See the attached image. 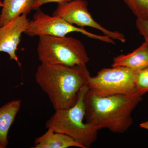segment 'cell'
<instances>
[{
  "label": "cell",
  "instance_id": "7a4b0ae2",
  "mask_svg": "<svg viewBox=\"0 0 148 148\" xmlns=\"http://www.w3.org/2000/svg\"><path fill=\"white\" fill-rule=\"evenodd\" d=\"M142 100L138 95L99 96L88 91L84 99L86 122L98 131L106 128L124 133L133 123L132 111Z\"/></svg>",
  "mask_w": 148,
  "mask_h": 148
},
{
  "label": "cell",
  "instance_id": "ac0fdd59",
  "mask_svg": "<svg viewBox=\"0 0 148 148\" xmlns=\"http://www.w3.org/2000/svg\"><path fill=\"white\" fill-rule=\"evenodd\" d=\"M3 3L2 2L1 0H0V7H3Z\"/></svg>",
  "mask_w": 148,
  "mask_h": 148
},
{
  "label": "cell",
  "instance_id": "4fadbf2b",
  "mask_svg": "<svg viewBox=\"0 0 148 148\" xmlns=\"http://www.w3.org/2000/svg\"><path fill=\"white\" fill-rule=\"evenodd\" d=\"M123 1L137 18H148V0H123Z\"/></svg>",
  "mask_w": 148,
  "mask_h": 148
},
{
  "label": "cell",
  "instance_id": "9a60e30c",
  "mask_svg": "<svg viewBox=\"0 0 148 148\" xmlns=\"http://www.w3.org/2000/svg\"><path fill=\"white\" fill-rule=\"evenodd\" d=\"M136 26L140 34L144 37L145 42L148 45V18H137Z\"/></svg>",
  "mask_w": 148,
  "mask_h": 148
},
{
  "label": "cell",
  "instance_id": "8fae6325",
  "mask_svg": "<svg viewBox=\"0 0 148 148\" xmlns=\"http://www.w3.org/2000/svg\"><path fill=\"white\" fill-rule=\"evenodd\" d=\"M21 101L12 100L0 108V147L5 148L8 144V134L16 115L20 110Z\"/></svg>",
  "mask_w": 148,
  "mask_h": 148
},
{
  "label": "cell",
  "instance_id": "30bf717a",
  "mask_svg": "<svg viewBox=\"0 0 148 148\" xmlns=\"http://www.w3.org/2000/svg\"><path fill=\"white\" fill-rule=\"evenodd\" d=\"M43 135L36 138L35 145L32 148H67L71 147L84 148L71 137L54 131L51 128Z\"/></svg>",
  "mask_w": 148,
  "mask_h": 148
},
{
  "label": "cell",
  "instance_id": "5bb4252c",
  "mask_svg": "<svg viewBox=\"0 0 148 148\" xmlns=\"http://www.w3.org/2000/svg\"><path fill=\"white\" fill-rule=\"evenodd\" d=\"M136 86L137 92L141 96L148 92V67L137 71Z\"/></svg>",
  "mask_w": 148,
  "mask_h": 148
},
{
  "label": "cell",
  "instance_id": "52a82bcc",
  "mask_svg": "<svg viewBox=\"0 0 148 148\" xmlns=\"http://www.w3.org/2000/svg\"><path fill=\"white\" fill-rule=\"evenodd\" d=\"M53 16H59L70 24L80 27H88L98 29L113 40L125 42V37L122 34L108 30L93 19L88 9L87 3L84 0H73L58 4Z\"/></svg>",
  "mask_w": 148,
  "mask_h": 148
},
{
  "label": "cell",
  "instance_id": "6da1fadb",
  "mask_svg": "<svg viewBox=\"0 0 148 148\" xmlns=\"http://www.w3.org/2000/svg\"><path fill=\"white\" fill-rule=\"evenodd\" d=\"M90 77L86 65L68 66L41 63L35 79L49 98L55 110L68 108L76 102Z\"/></svg>",
  "mask_w": 148,
  "mask_h": 148
},
{
  "label": "cell",
  "instance_id": "d6986e66",
  "mask_svg": "<svg viewBox=\"0 0 148 148\" xmlns=\"http://www.w3.org/2000/svg\"><path fill=\"white\" fill-rule=\"evenodd\" d=\"M0 148H1V147H0Z\"/></svg>",
  "mask_w": 148,
  "mask_h": 148
},
{
  "label": "cell",
  "instance_id": "3957f363",
  "mask_svg": "<svg viewBox=\"0 0 148 148\" xmlns=\"http://www.w3.org/2000/svg\"><path fill=\"white\" fill-rule=\"evenodd\" d=\"M88 91V86L80 91L75 103L68 108L55 110L46 123V128L71 137L84 148L90 147L97 139L98 130L91 125L85 123L84 99Z\"/></svg>",
  "mask_w": 148,
  "mask_h": 148
},
{
  "label": "cell",
  "instance_id": "2e32d148",
  "mask_svg": "<svg viewBox=\"0 0 148 148\" xmlns=\"http://www.w3.org/2000/svg\"><path fill=\"white\" fill-rule=\"evenodd\" d=\"M73 0H34V5H33V10H37L40 9V8L43 5L49 3H57L58 4H59L64 3L71 1Z\"/></svg>",
  "mask_w": 148,
  "mask_h": 148
},
{
  "label": "cell",
  "instance_id": "e0dca14e",
  "mask_svg": "<svg viewBox=\"0 0 148 148\" xmlns=\"http://www.w3.org/2000/svg\"><path fill=\"white\" fill-rule=\"evenodd\" d=\"M140 127L145 128V129L148 130V121L142 123L140 125Z\"/></svg>",
  "mask_w": 148,
  "mask_h": 148
},
{
  "label": "cell",
  "instance_id": "9c48e42d",
  "mask_svg": "<svg viewBox=\"0 0 148 148\" xmlns=\"http://www.w3.org/2000/svg\"><path fill=\"white\" fill-rule=\"evenodd\" d=\"M112 66L127 67L137 71L147 68L148 67V45L145 42L131 53L114 57Z\"/></svg>",
  "mask_w": 148,
  "mask_h": 148
},
{
  "label": "cell",
  "instance_id": "8992f818",
  "mask_svg": "<svg viewBox=\"0 0 148 148\" xmlns=\"http://www.w3.org/2000/svg\"><path fill=\"white\" fill-rule=\"evenodd\" d=\"M36 10L33 19L29 21L27 29L24 33L29 36H47L63 37L72 32H78L90 38L112 44H115L114 40L108 36L92 34L83 27L74 26L59 16H49L40 9Z\"/></svg>",
  "mask_w": 148,
  "mask_h": 148
},
{
  "label": "cell",
  "instance_id": "277c9868",
  "mask_svg": "<svg viewBox=\"0 0 148 148\" xmlns=\"http://www.w3.org/2000/svg\"><path fill=\"white\" fill-rule=\"evenodd\" d=\"M41 63L68 66L86 65L89 58L79 40L71 37L40 36L37 47Z\"/></svg>",
  "mask_w": 148,
  "mask_h": 148
},
{
  "label": "cell",
  "instance_id": "5b68a950",
  "mask_svg": "<svg viewBox=\"0 0 148 148\" xmlns=\"http://www.w3.org/2000/svg\"><path fill=\"white\" fill-rule=\"evenodd\" d=\"M136 73L137 71L123 66L105 68L95 76L90 77L88 92L99 96L140 95L136 88Z\"/></svg>",
  "mask_w": 148,
  "mask_h": 148
},
{
  "label": "cell",
  "instance_id": "ba28073f",
  "mask_svg": "<svg viewBox=\"0 0 148 148\" xmlns=\"http://www.w3.org/2000/svg\"><path fill=\"white\" fill-rule=\"evenodd\" d=\"M29 21L27 15L22 14L0 27V52L8 53L10 60L16 61L20 67L21 64L16 51L21 42V35L27 30Z\"/></svg>",
  "mask_w": 148,
  "mask_h": 148
},
{
  "label": "cell",
  "instance_id": "7c38bea8",
  "mask_svg": "<svg viewBox=\"0 0 148 148\" xmlns=\"http://www.w3.org/2000/svg\"><path fill=\"white\" fill-rule=\"evenodd\" d=\"M34 0H4L0 14V27L33 10Z\"/></svg>",
  "mask_w": 148,
  "mask_h": 148
}]
</instances>
